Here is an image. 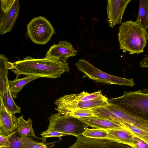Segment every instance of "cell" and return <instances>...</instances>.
<instances>
[{
    "label": "cell",
    "instance_id": "cell-1",
    "mask_svg": "<svg viewBox=\"0 0 148 148\" xmlns=\"http://www.w3.org/2000/svg\"><path fill=\"white\" fill-rule=\"evenodd\" d=\"M12 71L16 78L22 75L39 76L41 77L56 79L65 72L69 73V63L51 59H36L27 56L23 59L14 62Z\"/></svg>",
    "mask_w": 148,
    "mask_h": 148
},
{
    "label": "cell",
    "instance_id": "cell-2",
    "mask_svg": "<svg viewBox=\"0 0 148 148\" xmlns=\"http://www.w3.org/2000/svg\"><path fill=\"white\" fill-rule=\"evenodd\" d=\"M118 36L120 49L123 53L128 52L130 54L143 52L148 40L147 30L132 21L122 23Z\"/></svg>",
    "mask_w": 148,
    "mask_h": 148
},
{
    "label": "cell",
    "instance_id": "cell-3",
    "mask_svg": "<svg viewBox=\"0 0 148 148\" xmlns=\"http://www.w3.org/2000/svg\"><path fill=\"white\" fill-rule=\"evenodd\" d=\"M124 112L148 121V89L125 91L121 97L109 99Z\"/></svg>",
    "mask_w": 148,
    "mask_h": 148
},
{
    "label": "cell",
    "instance_id": "cell-4",
    "mask_svg": "<svg viewBox=\"0 0 148 148\" xmlns=\"http://www.w3.org/2000/svg\"><path fill=\"white\" fill-rule=\"evenodd\" d=\"M49 123L47 131H53L74 136L82 135L88 126L79 118L61 115L52 114L48 118Z\"/></svg>",
    "mask_w": 148,
    "mask_h": 148
},
{
    "label": "cell",
    "instance_id": "cell-5",
    "mask_svg": "<svg viewBox=\"0 0 148 148\" xmlns=\"http://www.w3.org/2000/svg\"><path fill=\"white\" fill-rule=\"evenodd\" d=\"M75 64L78 71L96 82L130 87L135 85L133 79L119 77L104 72L84 59H79Z\"/></svg>",
    "mask_w": 148,
    "mask_h": 148
},
{
    "label": "cell",
    "instance_id": "cell-6",
    "mask_svg": "<svg viewBox=\"0 0 148 148\" xmlns=\"http://www.w3.org/2000/svg\"><path fill=\"white\" fill-rule=\"evenodd\" d=\"M27 30L28 36L32 42L39 45L47 43L55 33L51 23L41 16L32 18L27 25Z\"/></svg>",
    "mask_w": 148,
    "mask_h": 148
},
{
    "label": "cell",
    "instance_id": "cell-7",
    "mask_svg": "<svg viewBox=\"0 0 148 148\" xmlns=\"http://www.w3.org/2000/svg\"><path fill=\"white\" fill-rule=\"evenodd\" d=\"M57 107L56 110L61 115H65L74 110L79 109H92L103 107L109 105V99L105 96L96 99L87 101H73L70 102H54Z\"/></svg>",
    "mask_w": 148,
    "mask_h": 148
},
{
    "label": "cell",
    "instance_id": "cell-8",
    "mask_svg": "<svg viewBox=\"0 0 148 148\" xmlns=\"http://www.w3.org/2000/svg\"><path fill=\"white\" fill-rule=\"evenodd\" d=\"M78 51L66 40H60L57 44H54L47 51L45 58L66 63L70 57L75 56Z\"/></svg>",
    "mask_w": 148,
    "mask_h": 148
},
{
    "label": "cell",
    "instance_id": "cell-9",
    "mask_svg": "<svg viewBox=\"0 0 148 148\" xmlns=\"http://www.w3.org/2000/svg\"><path fill=\"white\" fill-rule=\"evenodd\" d=\"M123 145L107 138H93L81 135L77 137L73 144L67 148H123Z\"/></svg>",
    "mask_w": 148,
    "mask_h": 148
},
{
    "label": "cell",
    "instance_id": "cell-10",
    "mask_svg": "<svg viewBox=\"0 0 148 148\" xmlns=\"http://www.w3.org/2000/svg\"><path fill=\"white\" fill-rule=\"evenodd\" d=\"M131 0H108L106 7L107 21L111 28L120 24L125 10Z\"/></svg>",
    "mask_w": 148,
    "mask_h": 148
},
{
    "label": "cell",
    "instance_id": "cell-11",
    "mask_svg": "<svg viewBox=\"0 0 148 148\" xmlns=\"http://www.w3.org/2000/svg\"><path fill=\"white\" fill-rule=\"evenodd\" d=\"M0 98V135L7 136L17 130V117L8 111Z\"/></svg>",
    "mask_w": 148,
    "mask_h": 148
},
{
    "label": "cell",
    "instance_id": "cell-12",
    "mask_svg": "<svg viewBox=\"0 0 148 148\" xmlns=\"http://www.w3.org/2000/svg\"><path fill=\"white\" fill-rule=\"evenodd\" d=\"M18 0H15L13 5L7 12L1 11L0 34L4 35L10 32L19 15L20 5Z\"/></svg>",
    "mask_w": 148,
    "mask_h": 148
},
{
    "label": "cell",
    "instance_id": "cell-13",
    "mask_svg": "<svg viewBox=\"0 0 148 148\" xmlns=\"http://www.w3.org/2000/svg\"><path fill=\"white\" fill-rule=\"evenodd\" d=\"M79 119L88 127L104 130L125 129L122 123L104 118L95 116Z\"/></svg>",
    "mask_w": 148,
    "mask_h": 148
},
{
    "label": "cell",
    "instance_id": "cell-14",
    "mask_svg": "<svg viewBox=\"0 0 148 148\" xmlns=\"http://www.w3.org/2000/svg\"><path fill=\"white\" fill-rule=\"evenodd\" d=\"M108 133L107 139L131 147L136 146L135 137L132 134L125 129L106 130Z\"/></svg>",
    "mask_w": 148,
    "mask_h": 148
},
{
    "label": "cell",
    "instance_id": "cell-15",
    "mask_svg": "<svg viewBox=\"0 0 148 148\" xmlns=\"http://www.w3.org/2000/svg\"><path fill=\"white\" fill-rule=\"evenodd\" d=\"M8 59L3 54L0 55V97H2L8 86V73L12 69L14 63L8 62Z\"/></svg>",
    "mask_w": 148,
    "mask_h": 148
},
{
    "label": "cell",
    "instance_id": "cell-16",
    "mask_svg": "<svg viewBox=\"0 0 148 148\" xmlns=\"http://www.w3.org/2000/svg\"><path fill=\"white\" fill-rule=\"evenodd\" d=\"M103 95L101 90L92 93L83 91L78 94L66 95L61 97L56 101L59 102L66 103L73 101H87L102 97Z\"/></svg>",
    "mask_w": 148,
    "mask_h": 148
},
{
    "label": "cell",
    "instance_id": "cell-17",
    "mask_svg": "<svg viewBox=\"0 0 148 148\" xmlns=\"http://www.w3.org/2000/svg\"><path fill=\"white\" fill-rule=\"evenodd\" d=\"M40 76L30 75L26 76L21 79L16 78L13 80H8L9 88L13 97L16 98L18 93L24 86L29 82L38 78Z\"/></svg>",
    "mask_w": 148,
    "mask_h": 148
},
{
    "label": "cell",
    "instance_id": "cell-18",
    "mask_svg": "<svg viewBox=\"0 0 148 148\" xmlns=\"http://www.w3.org/2000/svg\"><path fill=\"white\" fill-rule=\"evenodd\" d=\"M16 126L17 133L21 137H37L35 135L32 126V121L29 118L26 121L22 115L17 118Z\"/></svg>",
    "mask_w": 148,
    "mask_h": 148
},
{
    "label": "cell",
    "instance_id": "cell-19",
    "mask_svg": "<svg viewBox=\"0 0 148 148\" xmlns=\"http://www.w3.org/2000/svg\"><path fill=\"white\" fill-rule=\"evenodd\" d=\"M139 8L135 22L147 30L148 29V0H140Z\"/></svg>",
    "mask_w": 148,
    "mask_h": 148
},
{
    "label": "cell",
    "instance_id": "cell-20",
    "mask_svg": "<svg viewBox=\"0 0 148 148\" xmlns=\"http://www.w3.org/2000/svg\"><path fill=\"white\" fill-rule=\"evenodd\" d=\"M2 100L4 106L8 111L11 114L14 115L16 113H21L20 106L15 103L10 92L9 86L3 96L0 97Z\"/></svg>",
    "mask_w": 148,
    "mask_h": 148
},
{
    "label": "cell",
    "instance_id": "cell-21",
    "mask_svg": "<svg viewBox=\"0 0 148 148\" xmlns=\"http://www.w3.org/2000/svg\"><path fill=\"white\" fill-rule=\"evenodd\" d=\"M123 124L125 130L148 145V132L140 129L129 124L124 123Z\"/></svg>",
    "mask_w": 148,
    "mask_h": 148
},
{
    "label": "cell",
    "instance_id": "cell-22",
    "mask_svg": "<svg viewBox=\"0 0 148 148\" xmlns=\"http://www.w3.org/2000/svg\"><path fill=\"white\" fill-rule=\"evenodd\" d=\"M84 136L93 138H107L108 133L106 130L99 128H87L83 133Z\"/></svg>",
    "mask_w": 148,
    "mask_h": 148
},
{
    "label": "cell",
    "instance_id": "cell-23",
    "mask_svg": "<svg viewBox=\"0 0 148 148\" xmlns=\"http://www.w3.org/2000/svg\"><path fill=\"white\" fill-rule=\"evenodd\" d=\"M65 116H71L78 118L95 116L91 109L76 110L67 114Z\"/></svg>",
    "mask_w": 148,
    "mask_h": 148
},
{
    "label": "cell",
    "instance_id": "cell-24",
    "mask_svg": "<svg viewBox=\"0 0 148 148\" xmlns=\"http://www.w3.org/2000/svg\"><path fill=\"white\" fill-rule=\"evenodd\" d=\"M40 135L42 136V142H46V139L50 137H58L59 140L62 139V137L68 135V134L53 131L46 130L42 133Z\"/></svg>",
    "mask_w": 148,
    "mask_h": 148
},
{
    "label": "cell",
    "instance_id": "cell-25",
    "mask_svg": "<svg viewBox=\"0 0 148 148\" xmlns=\"http://www.w3.org/2000/svg\"><path fill=\"white\" fill-rule=\"evenodd\" d=\"M10 144L7 148H25L22 138L16 136V134L10 139Z\"/></svg>",
    "mask_w": 148,
    "mask_h": 148
},
{
    "label": "cell",
    "instance_id": "cell-26",
    "mask_svg": "<svg viewBox=\"0 0 148 148\" xmlns=\"http://www.w3.org/2000/svg\"><path fill=\"white\" fill-rule=\"evenodd\" d=\"M17 132V131L7 136L0 135V148H7L10 144V139L14 134Z\"/></svg>",
    "mask_w": 148,
    "mask_h": 148
},
{
    "label": "cell",
    "instance_id": "cell-27",
    "mask_svg": "<svg viewBox=\"0 0 148 148\" xmlns=\"http://www.w3.org/2000/svg\"><path fill=\"white\" fill-rule=\"evenodd\" d=\"M15 0H1V11L6 13L10 9Z\"/></svg>",
    "mask_w": 148,
    "mask_h": 148
},
{
    "label": "cell",
    "instance_id": "cell-28",
    "mask_svg": "<svg viewBox=\"0 0 148 148\" xmlns=\"http://www.w3.org/2000/svg\"><path fill=\"white\" fill-rule=\"evenodd\" d=\"M136 142V147L138 148H148V145L138 138L134 137Z\"/></svg>",
    "mask_w": 148,
    "mask_h": 148
},
{
    "label": "cell",
    "instance_id": "cell-29",
    "mask_svg": "<svg viewBox=\"0 0 148 148\" xmlns=\"http://www.w3.org/2000/svg\"><path fill=\"white\" fill-rule=\"evenodd\" d=\"M140 66L143 69L148 66V56H145L140 62Z\"/></svg>",
    "mask_w": 148,
    "mask_h": 148
},
{
    "label": "cell",
    "instance_id": "cell-30",
    "mask_svg": "<svg viewBox=\"0 0 148 148\" xmlns=\"http://www.w3.org/2000/svg\"><path fill=\"white\" fill-rule=\"evenodd\" d=\"M130 148H138L137 147H131Z\"/></svg>",
    "mask_w": 148,
    "mask_h": 148
},
{
    "label": "cell",
    "instance_id": "cell-31",
    "mask_svg": "<svg viewBox=\"0 0 148 148\" xmlns=\"http://www.w3.org/2000/svg\"><path fill=\"white\" fill-rule=\"evenodd\" d=\"M146 68H148V66H147Z\"/></svg>",
    "mask_w": 148,
    "mask_h": 148
}]
</instances>
